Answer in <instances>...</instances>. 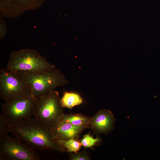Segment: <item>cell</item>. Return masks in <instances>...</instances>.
I'll return each mask as SVG.
<instances>
[{"mask_svg": "<svg viewBox=\"0 0 160 160\" xmlns=\"http://www.w3.org/2000/svg\"><path fill=\"white\" fill-rule=\"evenodd\" d=\"M10 132L33 149H50L60 153L65 149L55 139L50 129L31 117L11 124Z\"/></svg>", "mask_w": 160, "mask_h": 160, "instance_id": "cell-1", "label": "cell"}, {"mask_svg": "<svg viewBox=\"0 0 160 160\" xmlns=\"http://www.w3.org/2000/svg\"><path fill=\"white\" fill-rule=\"evenodd\" d=\"M15 73L28 85L31 95L37 98L69 82L61 71L56 67L40 71Z\"/></svg>", "mask_w": 160, "mask_h": 160, "instance_id": "cell-2", "label": "cell"}, {"mask_svg": "<svg viewBox=\"0 0 160 160\" xmlns=\"http://www.w3.org/2000/svg\"><path fill=\"white\" fill-rule=\"evenodd\" d=\"M58 92L52 90L38 98L33 116L50 129L61 120L64 115Z\"/></svg>", "mask_w": 160, "mask_h": 160, "instance_id": "cell-3", "label": "cell"}, {"mask_svg": "<svg viewBox=\"0 0 160 160\" xmlns=\"http://www.w3.org/2000/svg\"><path fill=\"white\" fill-rule=\"evenodd\" d=\"M55 67L36 50L25 49L11 53L6 69L15 72L40 71Z\"/></svg>", "mask_w": 160, "mask_h": 160, "instance_id": "cell-4", "label": "cell"}, {"mask_svg": "<svg viewBox=\"0 0 160 160\" xmlns=\"http://www.w3.org/2000/svg\"><path fill=\"white\" fill-rule=\"evenodd\" d=\"M37 99L31 95L12 98L1 105L2 114L11 124L17 123L33 115Z\"/></svg>", "mask_w": 160, "mask_h": 160, "instance_id": "cell-5", "label": "cell"}, {"mask_svg": "<svg viewBox=\"0 0 160 160\" xmlns=\"http://www.w3.org/2000/svg\"><path fill=\"white\" fill-rule=\"evenodd\" d=\"M31 147L22 143L20 139L8 135L0 140V160H39Z\"/></svg>", "mask_w": 160, "mask_h": 160, "instance_id": "cell-6", "label": "cell"}, {"mask_svg": "<svg viewBox=\"0 0 160 160\" xmlns=\"http://www.w3.org/2000/svg\"><path fill=\"white\" fill-rule=\"evenodd\" d=\"M31 95L30 87L17 73L6 69L0 70V97L2 100L5 101Z\"/></svg>", "mask_w": 160, "mask_h": 160, "instance_id": "cell-7", "label": "cell"}, {"mask_svg": "<svg viewBox=\"0 0 160 160\" xmlns=\"http://www.w3.org/2000/svg\"><path fill=\"white\" fill-rule=\"evenodd\" d=\"M45 0H0L1 12L6 16L17 15L24 12L41 7Z\"/></svg>", "mask_w": 160, "mask_h": 160, "instance_id": "cell-8", "label": "cell"}, {"mask_svg": "<svg viewBox=\"0 0 160 160\" xmlns=\"http://www.w3.org/2000/svg\"><path fill=\"white\" fill-rule=\"evenodd\" d=\"M115 121L110 110L102 109L92 118L89 128L96 133L106 134L113 129Z\"/></svg>", "mask_w": 160, "mask_h": 160, "instance_id": "cell-9", "label": "cell"}, {"mask_svg": "<svg viewBox=\"0 0 160 160\" xmlns=\"http://www.w3.org/2000/svg\"><path fill=\"white\" fill-rule=\"evenodd\" d=\"M85 129L74 126L61 120L50 129L57 142L71 138L78 140L80 135Z\"/></svg>", "mask_w": 160, "mask_h": 160, "instance_id": "cell-10", "label": "cell"}, {"mask_svg": "<svg viewBox=\"0 0 160 160\" xmlns=\"http://www.w3.org/2000/svg\"><path fill=\"white\" fill-rule=\"evenodd\" d=\"M92 118L81 114H64L61 120L75 126L89 128Z\"/></svg>", "mask_w": 160, "mask_h": 160, "instance_id": "cell-11", "label": "cell"}, {"mask_svg": "<svg viewBox=\"0 0 160 160\" xmlns=\"http://www.w3.org/2000/svg\"><path fill=\"white\" fill-rule=\"evenodd\" d=\"M83 102V99L80 95L73 92H65L61 99L62 106L70 109L81 104Z\"/></svg>", "mask_w": 160, "mask_h": 160, "instance_id": "cell-12", "label": "cell"}, {"mask_svg": "<svg viewBox=\"0 0 160 160\" xmlns=\"http://www.w3.org/2000/svg\"><path fill=\"white\" fill-rule=\"evenodd\" d=\"M57 143L68 152L76 153L79 150L82 146L81 142L78 140L74 138L60 141Z\"/></svg>", "mask_w": 160, "mask_h": 160, "instance_id": "cell-13", "label": "cell"}, {"mask_svg": "<svg viewBox=\"0 0 160 160\" xmlns=\"http://www.w3.org/2000/svg\"><path fill=\"white\" fill-rule=\"evenodd\" d=\"M101 142V138L97 137L94 138L90 133L84 135L80 141L82 146L85 148H91Z\"/></svg>", "mask_w": 160, "mask_h": 160, "instance_id": "cell-14", "label": "cell"}, {"mask_svg": "<svg viewBox=\"0 0 160 160\" xmlns=\"http://www.w3.org/2000/svg\"><path fill=\"white\" fill-rule=\"evenodd\" d=\"M11 124L5 118L2 114H0V140L10 132Z\"/></svg>", "mask_w": 160, "mask_h": 160, "instance_id": "cell-15", "label": "cell"}, {"mask_svg": "<svg viewBox=\"0 0 160 160\" xmlns=\"http://www.w3.org/2000/svg\"><path fill=\"white\" fill-rule=\"evenodd\" d=\"M69 160H89L90 158L88 154L85 151L77 152L70 154Z\"/></svg>", "mask_w": 160, "mask_h": 160, "instance_id": "cell-16", "label": "cell"}]
</instances>
